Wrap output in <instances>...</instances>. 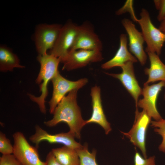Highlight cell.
I'll list each match as a JSON object with an SVG mask.
<instances>
[{
  "mask_svg": "<svg viewBox=\"0 0 165 165\" xmlns=\"http://www.w3.org/2000/svg\"><path fill=\"white\" fill-rule=\"evenodd\" d=\"M78 90H72L64 97L55 108L53 118L44 122V124L47 127H52L59 123H65L69 128V132L75 138L80 139L81 130L86 124L77 103Z\"/></svg>",
  "mask_w": 165,
  "mask_h": 165,
  "instance_id": "1",
  "label": "cell"
},
{
  "mask_svg": "<svg viewBox=\"0 0 165 165\" xmlns=\"http://www.w3.org/2000/svg\"><path fill=\"white\" fill-rule=\"evenodd\" d=\"M37 60L40 64V68L35 81L36 83L39 84L41 94L38 97L29 94L28 95L31 100L38 105L40 112L46 114L45 103L48 93V84L59 72L58 67L61 61L59 58L47 53L38 55Z\"/></svg>",
  "mask_w": 165,
  "mask_h": 165,
  "instance_id": "2",
  "label": "cell"
},
{
  "mask_svg": "<svg viewBox=\"0 0 165 165\" xmlns=\"http://www.w3.org/2000/svg\"><path fill=\"white\" fill-rule=\"evenodd\" d=\"M140 15V19L137 21L140 25L147 45L145 51L147 53H155L159 56L165 42V33L154 25L146 9H142Z\"/></svg>",
  "mask_w": 165,
  "mask_h": 165,
  "instance_id": "3",
  "label": "cell"
},
{
  "mask_svg": "<svg viewBox=\"0 0 165 165\" xmlns=\"http://www.w3.org/2000/svg\"><path fill=\"white\" fill-rule=\"evenodd\" d=\"M14 140L13 154L22 165H46L39 158L37 147L30 144L24 134L16 132L13 135Z\"/></svg>",
  "mask_w": 165,
  "mask_h": 165,
  "instance_id": "4",
  "label": "cell"
},
{
  "mask_svg": "<svg viewBox=\"0 0 165 165\" xmlns=\"http://www.w3.org/2000/svg\"><path fill=\"white\" fill-rule=\"evenodd\" d=\"M51 80L53 90L51 98L48 103L49 112L53 114L58 105L67 93L74 90H79L86 85L88 81L86 78L76 81L69 80L62 76L59 71Z\"/></svg>",
  "mask_w": 165,
  "mask_h": 165,
  "instance_id": "5",
  "label": "cell"
},
{
  "mask_svg": "<svg viewBox=\"0 0 165 165\" xmlns=\"http://www.w3.org/2000/svg\"><path fill=\"white\" fill-rule=\"evenodd\" d=\"M79 28V26L71 21L62 26L55 44L49 54L59 58L62 63L74 44Z\"/></svg>",
  "mask_w": 165,
  "mask_h": 165,
  "instance_id": "6",
  "label": "cell"
},
{
  "mask_svg": "<svg viewBox=\"0 0 165 165\" xmlns=\"http://www.w3.org/2000/svg\"><path fill=\"white\" fill-rule=\"evenodd\" d=\"M62 26L57 24H41L36 27L34 39L38 55L47 53L54 47Z\"/></svg>",
  "mask_w": 165,
  "mask_h": 165,
  "instance_id": "7",
  "label": "cell"
},
{
  "mask_svg": "<svg viewBox=\"0 0 165 165\" xmlns=\"http://www.w3.org/2000/svg\"><path fill=\"white\" fill-rule=\"evenodd\" d=\"M151 119L144 110L136 112L134 123L131 130L127 133L121 132L134 145L139 148L145 158L147 157L145 146L146 133Z\"/></svg>",
  "mask_w": 165,
  "mask_h": 165,
  "instance_id": "8",
  "label": "cell"
},
{
  "mask_svg": "<svg viewBox=\"0 0 165 165\" xmlns=\"http://www.w3.org/2000/svg\"><path fill=\"white\" fill-rule=\"evenodd\" d=\"M165 87V82L160 81L152 85L144 84L142 95L143 98L138 100L137 107L143 109L155 121L162 118L156 107L158 95L163 88Z\"/></svg>",
  "mask_w": 165,
  "mask_h": 165,
  "instance_id": "9",
  "label": "cell"
},
{
  "mask_svg": "<svg viewBox=\"0 0 165 165\" xmlns=\"http://www.w3.org/2000/svg\"><path fill=\"white\" fill-rule=\"evenodd\" d=\"M103 59L101 51L78 50L70 51L65 59L63 69L71 71L85 67L91 63Z\"/></svg>",
  "mask_w": 165,
  "mask_h": 165,
  "instance_id": "10",
  "label": "cell"
},
{
  "mask_svg": "<svg viewBox=\"0 0 165 165\" xmlns=\"http://www.w3.org/2000/svg\"><path fill=\"white\" fill-rule=\"evenodd\" d=\"M35 133L29 138L30 140L38 148L42 141H45L50 143L61 144L76 150L82 145L74 139V137L70 132L51 134L42 129L38 125L35 127Z\"/></svg>",
  "mask_w": 165,
  "mask_h": 165,
  "instance_id": "11",
  "label": "cell"
},
{
  "mask_svg": "<svg viewBox=\"0 0 165 165\" xmlns=\"http://www.w3.org/2000/svg\"><path fill=\"white\" fill-rule=\"evenodd\" d=\"M102 48V42L92 26L85 22L79 26L75 41L70 51L78 50L101 51Z\"/></svg>",
  "mask_w": 165,
  "mask_h": 165,
  "instance_id": "12",
  "label": "cell"
},
{
  "mask_svg": "<svg viewBox=\"0 0 165 165\" xmlns=\"http://www.w3.org/2000/svg\"><path fill=\"white\" fill-rule=\"evenodd\" d=\"M122 24L128 36L130 51L133 54L141 65L146 62L147 56L143 49L145 40L142 33L136 28L133 22L127 18L122 21Z\"/></svg>",
  "mask_w": 165,
  "mask_h": 165,
  "instance_id": "13",
  "label": "cell"
},
{
  "mask_svg": "<svg viewBox=\"0 0 165 165\" xmlns=\"http://www.w3.org/2000/svg\"><path fill=\"white\" fill-rule=\"evenodd\" d=\"M133 63L128 62L121 68L122 72L119 74H105L118 79L135 101L136 111L138 112L137 104L139 96L142 95V89L135 76Z\"/></svg>",
  "mask_w": 165,
  "mask_h": 165,
  "instance_id": "14",
  "label": "cell"
},
{
  "mask_svg": "<svg viewBox=\"0 0 165 165\" xmlns=\"http://www.w3.org/2000/svg\"><path fill=\"white\" fill-rule=\"evenodd\" d=\"M92 112L90 118L86 120V124L95 123L102 127L106 134L112 130L110 123L107 120L104 114L101 98V89L95 86L91 90Z\"/></svg>",
  "mask_w": 165,
  "mask_h": 165,
  "instance_id": "15",
  "label": "cell"
},
{
  "mask_svg": "<svg viewBox=\"0 0 165 165\" xmlns=\"http://www.w3.org/2000/svg\"><path fill=\"white\" fill-rule=\"evenodd\" d=\"M120 43L118 49L115 56L110 60L103 63L101 67L109 69L116 67H121L128 62H137V58L129 51L127 47V38L126 34H122L119 36Z\"/></svg>",
  "mask_w": 165,
  "mask_h": 165,
  "instance_id": "16",
  "label": "cell"
},
{
  "mask_svg": "<svg viewBox=\"0 0 165 165\" xmlns=\"http://www.w3.org/2000/svg\"><path fill=\"white\" fill-rule=\"evenodd\" d=\"M147 53L150 61V66L144 70L145 73L148 78L144 84H148L158 81L165 82V64L156 53Z\"/></svg>",
  "mask_w": 165,
  "mask_h": 165,
  "instance_id": "17",
  "label": "cell"
},
{
  "mask_svg": "<svg viewBox=\"0 0 165 165\" xmlns=\"http://www.w3.org/2000/svg\"><path fill=\"white\" fill-rule=\"evenodd\" d=\"M20 60L12 50L4 45L0 46V70L2 72L12 71L15 68H22Z\"/></svg>",
  "mask_w": 165,
  "mask_h": 165,
  "instance_id": "18",
  "label": "cell"
},
{
  "mask_svg": "<svg viewBox=\"0 0 165 165\" xmlns=\"http://www.w3.org/2000/svg\"><path fill=\"white\" fill-rule=\"evenodd\" d=\"M57 160L62 165H80L76 150L65 146L53 148L51 151Z\"/></svg>",
  "mask_w": 165,
  "mask_h": 165,
  "instance_id": "19",
  "label": "cell"
},
{
  "mask_svg": "<svg viewBox=\"0 0 165 165\" xmlns=\"http://www.w3.org/2000/svg\"><path fill=\"white\" fill-rule=\"evenodd\" d=\"M76 150L79 158L80 165H98L96 160V150L93 149L91 152H89L87 144Z\"/></svg>",
  "mask_w": 165,
  "mask_h": 165,
  "instance_id": "20",
  "label": "cell"
},
{
  "mask_svg": "<svg viewBox=\"0 0 165 165\" xmlns=\"http://www.w3.org/2000/svg\"><path fill=\"white\" fill-rule=\"evenodd\" d=\"M151 126L155 128L154 131L160 135L162 141L159 147L160 151L165 152V119L162 118L158 121H151Z\"/></svg>",
  "mask_w": 165,
  "mask_h": 165,
  "instance_id": "21",
  "label": "cell"
},
{
  "mask_svg": "<svg viewBox=\"0 0 165 165\" xmlns=\"http://www.w3.org/2000/svg\"><path fill=\"white\" fill-rule=\"evenodd\" d=\"M13 146L10 140L6 135L2 132H0V152L3 155L13 153Z\"/></svg>",
  "mask_w": 165,
  "mask_h": 165,
  "instance_id": "22",
  "label": "cell"
},
{
  "mask_svg": "<svg viewBox=\"0 0 165 165\" xmlns=\"http://www.w3.org/2000/svg\"><path fill=\"white\" fill-rule=\"evenodd\" d=\"M134 165H155V157L151 156L148 158H143L138 152L134 156Z\"/></svg>",
  "mask_w": 165,
  "mask_h": 165,
  "instance_id": "23",
  "label": "cell"
},
{
  "mask_svg": "<svg viewBox=\"0 0 165 165\" xmlns=\"http://www.w3.org/2000/svg\"><path fill=\"white\" fill-rule=\"evenodd\" d=\"M0 165H22L13 154L2 155L0 157Z\"/></svg>",
  "mask_w": 165,
  "mask_h": 165,
  "instance_id": "24",
  "label": "cell"
},
{
  "mask_svg": "<svg viewBox=\"0 0 165 165\" xmlns=\"http://www.w3.org/2000/svg\"><path fill=\"white\" fill-rule=\"evenodd\" d=\"M154 2L156 8L159 11L157 20L161 22L165 19V0H156Z\"/></svg>",
  "mask_w": 165,
  "mask_h": 165,
  "instance_id": "25",
  "label": "cell"
},
{
  "mask_svg": "<svg viewBox=\"0 0 165 165\" xmlns=\"http://www.w3.org/2000/svg\"><path fill=\"white\" fill-rule=\"evenodd\" d=\"M45 162L46 165H62L57 160L51 151L47 154Z\"/></svg>",
  "mask_w": 165,
  "mask_h": 165,
  "instance_id": "26",
  "label": "cell"
},
{
  "mask_svg": "<svg viewBox=\"0 0 165 165\" xmlns=\"http://www.w3.org/2000/svg\"><path fill=\"white\" fill-rule=\"evenodd\" d=\"M159 29L161 31L165 33V19L161 22Z\"/></svg>",
  "mask_w": 165,
  "mask_h": 165,
  "instance_id": "27",
  "label": "cell"
},
{
  "mask_svg": "<svg viewBox=\"0 0 165 165\" xmlns=\"http://www.w3.org/2000/svg\"><path fill=\"white\" fill-rule=\"evenodd\" d=\"M164 100H165V93H164Z\"/></svg>",
  "mask_w": 165,
  "mask_h": 165,
  "instance_id": "28",
  "label": "cell"
}]
</instances>
